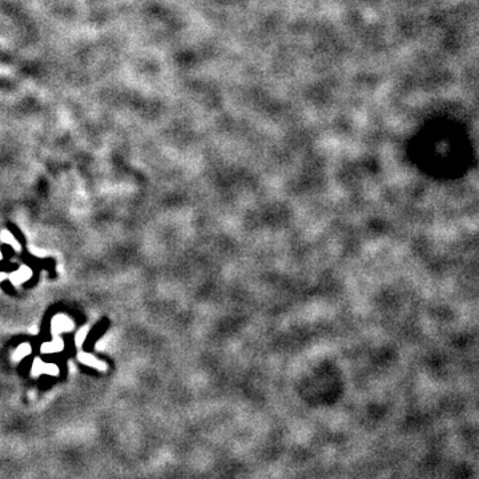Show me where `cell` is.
I'll return each instance as SVG.
<instances>
[{"instance_id":"1","label":"cell","mask_w":479,"mask_h":479,"mask_svg":"<svg viewBox=\"0 0 479 479\" xmlns=\"http://www.w3.org/2000/svg\"><path fill=\"white\" fill-rule=\"evenodd\" d=\"M74 329V322L71 321L68 317L64 315H56L52 320V333L53 334H60L63 332H71Z\"/></svg>"},{"instance_id":"7","label":"cell","mask_w":479,"mask_h":479,"mask_svg":"<svg viewBox=\"0 0 479 479\" xmlns=\"http://www.w3.org/2000/svg\"><path fill=\"white\" fill-rule=\"evenodd\" d=\"M42 373H47L49 375H57L59 374V367L53 364H44L42 367Z\"/></svg>"},{"instance_id":"2","label":"cell","mask_w":479,"mask_h":479,"mask_svg":"<svg viewBox=\"0 0 479 479\" xmlns=\"http://www.w3.org/2000/svg\"><path fill=\"white\" fill-rule=\"evenodd\" d=\"M31 276L32 270L29 269V268H27V266H21L20 269L11 274V281H12L15 285H20V283L25 282V281L28 280Z\"/></svg>"},{"instance_id":"8","label":"cell","mask_w":479,"mask_h":479,"mask_svg":"<svg viewBox=\"0 0 479 479\" xmlns=\"http://www.w3.org/2000/svg\"><path fill=\"white\" fill-rule=\"evenodd\" d=\"M87 333H88V330L85 329V328L79 332V334H77V341H79V343H81L83 341H84V338L87 337Z\"/></svg>"},{"instance_id":"9","label":"cell","mask_w":479,"mask_h":479,"mask_svg":"<svg viewBox=\"0 0 479 479\" xmlns=\"http://www.w3.org/2000/svg\"><path fill=\"white\" fill-rule=\"evenodd\" d=\"M4 277H6V274H4V273H2V274H0V280H3Z\"/></svg>"},{"instance_id":"5","label":"cell","mask_w":479,"mask_h":479,"mask_svg":"<svg viewBox=\"0 0 479 479\" xmlns=\"http://www.w3.org/2000/svg\"><path fill=\"white\" fill-rule=\"evenodd\" d=\"M0 238H2V241H3L4 244L11 245V246H12L15 250H19V249H20V246H19V242L16 241V238L11 235V233H8V232H3V233L0 235Z\"/></svg>"},{"instance_id":"3","label":"cell","mask_w":479,"mask_h":479,"mask_svg":"<svg viewBox=\"0 0 479 479\" xmlns=\"http://www.w3.org/2000/svg\"><path fill=\"white\" fill-rule=\"evenodd\" d=\"M63 347H64V342L61 341V339L57 338V337H56V338L53 339V341H51V342L43 343L42 353H47V354L59 353V352H61V350H63Z\"/></svg>"},{"instance_id":"4","label":"cell","mask_w":479,"mask_h":479,"mask_svg":"<svg viewBox=\"0 0 479 479\" xmlns=\"http://www.w3.org/2000/svg\"><path fill=\"white\" fill-rule=\"evenodd\" d=\"M79 360H80L83 364L88 365V366L96 367V369H105V365L103 364L102 361H99L98 358H94L91 354L81 353L80 356H79Z\"/></svg>"},{"instance_id":"10","label":"cell","mask_w":479,"mask_h":479,"mask_svg":"<svg viewBox=\"0 0 479 479\" xmlns=\"http://www.w3.org/2000/svg\"><path fill=\"white\" fill-rule=\"evenodd\" d=\"M0 260H2V253H0Z\"/></svg>"},{"instance_id":"6","label":"cell","mask_w":479,"mask_h":479,"mask_svg":"<svg viewBox=\"0 0 479 479\" xmlns=\"http://www.w3.org/2000/svg\"><path fill=\"white\" fill-rule=\"evenodd\" d=\"M29 352H31V346H29L28 343H23V345L19 346L18 350H16V353H15V360L24 358L25 356H28Z\"/></svg>"}]
</instances>
